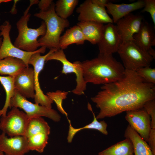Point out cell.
Segmentation results:
<instances>
[{
  "instance_id": "f35d334b",
  "label": "cell",
  "mask_w": 155,
  "mask_h": 155,
  "mask_svg": "<svg viewBox=\"0 0 155 155\" xmlns=\"http://www.w3.org/2000/svg\"><path fill=\"white\" fill-rule=\"evenodd\" d=\"M3 38L0 37V48L1 47L2 43Z\"/></svg>"
},
{
  "instance_id": "d6986e66",
  "label": "cell",
  "mask_w": 155,
  "mask_h": 155,
  "mask_svg": "<svg viewBox=\"0 0 155 155\" xmlns=\"http://www.w3.org/2000/svg\"><path fill=\"white\" fill-rule=\"evenodd\" d=\"M136 43L148 51L155 45V34L154 29L147 22L143 21L137 33L133 37Z\"/></svg>"
},
{
  "instance_id": "cb8c5ba5",
  "label": "cell",
  "mask_w": 155,
  "mask_h": 155,
  "mask_svg": "<svg viewBox=\"0 0 155 155\" xmlns=\"http://www.w3.org/2000/svg\"><path fill=\"white\" fill-rule=\"evenodd\" d=\"M27 67L21 60L11 57L0 60V74L8 75L15 77L23 69Z\"/></svg>"
},
{
  "instance_id": "2e32d148",
  "label": "cell",
  "mask_w": 155,
  "mask_h": 155,
  "mask_svg": "<svg viewBox=\"0 0 155 155\" xmlns=\"http://www.w3.org/2000/svg\"><path fill=\"white\" fill-rule=\"evenodd\" d=\"M15 90L26 98H34L35 86L33 68L26 67L17 74L14 79Z\"/></svg>"
},
{
  "instance_id": "e575fe53",
  "label": "cell",
  "mask_w": 155,
  "mask_h": 155,
  "mask_svg": "<svg viewBox=\"0 0 155 155\" xmlns=\"http://www.w3.org/2000/svg\"><path fill=\"white\" fill-rule=\"evenodd\" d=\"M39 1L37 0H30V5L24 12V15H25L28 13L29 11L31 6L33 5L38 4Z\"/></svg>"
},
{
  "instance_id": "4dcf8cb0",
  "label": "cell",
  "mask_w": 155,
  "mask_h": 155,
  "mask_svg": "<svg viewBox=\"0 0 155 155\" xmlns=\"http://www.w3.org/2000/svg\"><path fill=\"white\" fill-rule=\"evenodd\" d=\"M145 5L142 12H147L149 13L155 26V0H144Z\"/></svg>"
},
{
  "instance_id": "7402d4cb",
  "label": "cell",
  "mask_w": 155,
  "mask_h": 155,
  "mask_svg": "<svg viewBox=\"0 0 155 155\" xmlns=\"http://www.w3.org/2000/svg\"><path fill=\"white\" fill-rule=\"evenodd\" d=\"M85 41L81 28L77 25L67 29L61 36L59 42V48L64 50L72 44H83Z\"/></svg>"
},
{
  "instance_id": "7a4b0ae2",
  "label": "cell",
  "mask_w": 155,
  "mask_h": 155,
  "mask_svg": "<svg viewBox=\"0 0 155 155\" xmlns=\"http://www.w3.org/2000/svg\"><path fill=\"white\" fill-rule=\"evenodd\" d=\"M86 82L104 84L116 81L123 75L125 69L112 55H102L81 62Z\"/></svg>"
},
{
  "instance_id": "83f0119b",
  "label": "cell",
  "mask_w": 155,
  "mask_h": 155,
  "mask_svg": "<svg viewBox=\"0 0 155 155\" xmlns=\"http://www.w3.org/2000/svg\"><path fill=\"white\" fill-rule=\"evenodd\" d=\"M68 92L57 90L55 92H49L46 95L55 103L58 110L63 114L65 115L68 119V114L65 111L62 106L63 100L67 98Z\"/></svg>"
},
{
  "instance_id": "f1b7e54d",
  "label": "cell",
  "mask_w": 155,
  "mask_h": 155,
  "mask_svg": "<svg viewBox=\"0 0 155 155\" xmlns=\"http://www.w3.org/2000/svg\"><path fill=\"white\" fill-rule=\"evenodd\" d=\"M135 71L146 82L155 84V69L146 66L137 69Z\"/></svg>"
},
{
  "instance_id": "836d02e7",
  "label": "cell",
  "mask_w": 155,
  "mask_h": 155,
  "mask_svg": "<svg viewBox=\"0 0 155 155\" xmlns=\"http://www.w3.org/2000/svg\"><path fill=\"white\" fill-rule=\"evenodd\" d=\"M92 2L97 6L106 9V5L110 2L108 0H91Z\"/></svg>"
},
{
  "instance_id": "74e56055",
  "label": "cell",
  "mask_w": 155,
  "mask_h": 155,
  "mask_svg": "<svg viewBox=\"0 0 155 155\" xmlns=\"http://www.w3.org/2000/svg\"><path fill=\"white\" fill-rule=\"evenodd\" d=\"M12 1L11 0H0V4L2 3H5Z\"/></svg>"
},
{
  "instance_id": "4fadbf2b",
  "label": "cell",
  "mask_w": 155,
  "mask_h": 155,
  "mask_svg": "<svg viewBox=\"0 0 155 155\" xmlns=\"http://www.w3.org/2000/svg\"><path fill=\"white\" fill-rule=\"evenodd\" d=\"M122 42L115 25L112 23L105 24L101 38L97 44L99 54L112 55L117 52Z\"/></svg>"
},
{
  "instance_id": "5bb4252c",
  "label": "cell",
  "mask_w": 155,
  "mask_h": 155,
  "mask_svg": "<svg viewBox=\"0 0 155 155\" xmlns=\"http://www.w3.org/2000/svg\"><path fill=\"white\" fill-rule=\"evenodd\" d=\"M125 118L133 129L148 142L151 129V118L144 108L126 111Z\"/></svg>"
},
{
  "instance_id": "f546056e",
  "label": "cell",
  "mask_w": 155,
  "mask_h": 155,
  "mask_svg": "<svg viewBox=\"0 0 155 155\" xmlns=\"http://www.w3.org/2000/svg\"><path fill=\"white\" fill-rule=\"evenodd\" d=\"M143 108L151 118V128L155 129V100H149L144 104Z\"/></svg>"
},
{
  "instance_id": "9c48e42d",
  "label": "cell",
  "mask_w": 155,
  "mask_h": 155,
  "mask_svg": "<svg viewBox=\"0 0 155 155\" xmlns=\"http://www.w3.org/2000/svg\"><path fill=\"white\" fill-rule=\"evenodd\" d=\"M56 60L60 62L62 64V73H74L76 76V86L72 91L76 95H81L84 93L86 89L87 83L83 76L81 62L76 61L72 63L67 59L63 50H57L50 55L46 58V61Z\"/></svg>"
},
{
  "instance_id": "277c9868",
  "label": "cell",
  "mask_w": 155,
  "mask_h": 155,
  "mask_svg": "<svg viewBox=\"0 0 155 155\" xmlns=\"http://www.w3.org/2000/svg\"><path fill=\"white\" fill-rule=\"evenodd\" d=\"M31 14L30 13L22 16L16 23L18 34L13 44L17 48L25 51L32 52L41 47L37 40L38 37L44 35L46 28L45 23L41 22L40 26L36 29L28 27V23Z\"/></svg>"
},
{
  "instance_id": "9a60e30c",
  "label": "cell",
  "mask_w": 155,
  "mask_h": 155,
  "mask_svg": "<svg viewBox=\"0 0 155 155\" xmlns=\"http://www.w3.org/2000/svg\"><path fill=\"white\" fill-rule=\"evenodd\" d=\"M143 21L142 15L131 13L117 22L115 26L123 42L133 40V35L138 31Z\"/></svg>"
},
{
  "instance_id": "5b68a950",
  "label": "cell",
  "mask_w": 155,
  "mask_h": 155,
  "mask_svg": "<svg viewBox=\"0 0 155 155\" xmlns=\"http://www.w3.org/2000/svg\"><path fill=\"white\" fill-rule=\"evenodd\" d=\"M117 52L125 69L135 71L150 66L153 58L139 46L134 40L123 42Z\"/></svg>"
},
{
  "instance_id": "1f68e13d",
  "label": "cell",
  "mask_w": 155,
  "mask_h": 155,
  "mask_svg": "<svg viewBox=\"0 0 155 155\" xmlns=\"http://www.w3.org/2000/svg\"><path fill=\"white\" fill-rule=\"evenodd\" d=\"M148 142L154 155H155V129H151Z\"/></svg>"
},
{
  "instance_id": "e0dca14e",
  "label": "cell",
  "mask_w": 155,
  "mask_h": 155,
  "mask_svg": "<svg viewBox=\"0 0 155 155\" xmlns=\"http://www.w3.org/2000/svg\"><path fill=\"white\" fill-rule=\"evenodd\" d=\"M0 151L4 155H24L30 150L24 136L8 137L2 132L0 135Z\"/></svg>"
},
{
  "instance_id": "8d00e7d4",
  "label": "cell",
  "mask_w": 155,
  "mask_h": 155,
  "mask_svg": "<svg viewBox=\"0 0 155 155\" xmlns=\"http://www.w3.org/2000/svg\"><path fill=\"white\" fill-rule=\"evenodd\" d=\"M149 55L151 56L153 59L155 58V51L152 48L148 51Z\"/></svg>"
},
{
  "instance_id": "ab89813d",
  "label": "cell",
  "mask_w": 155,
  "mask_h": 155,
  "mask_svg": "<svg viewBox=\"0 0 155 155\" xmlns=\"http://www.w3.org/2000/svg\"><path fill=\"white\" fill-rule=\"evenodd\" d=\"M2 115V112L1 110H0V117Z\"/></svg>"
},
{
  "instance_id": "7c38bea8",
  "label": "cell",
  "mask_w": 155,
  "mask_h": 155,
  "mask_svg": "<svg viewBox=\"0 0 155 155\" xmlns=\"http://www.w3.org/2000/svg\"><path fill=\"white\" fill-rule=\"evenodd\" d=\"M76 11L79 14V22H93L104 24L113 23L106 9L97 6L91 0L84 1L77 8Z\"/></svg>"
},
{
  "instance_id": "8fae6325",
  "label": "cell",
  "mask_w": 155,
  "mask_h": 155,
  "mask_svg": "<svg viewBox=\"0 0 155 155\" xmlns=\"http://www.w3.org/2000/svg\"><path fill=\"white\" fill-rule=\"evenodd\" d=\"M57 49L53 48L46 55H41L40 53L33 54L29 61V65H32L34 71V79L35 86V103L49 108H52L53 101L47 96L45 95L41 89L39 81V74L43 69L46 58L51 54Z\"/></svg>"
},
{
  "instance_id": "4316f807",
  "label": "cell",
  "mask_w": 155,
  "mask_h": 155,
  "mask_svg": "<svg viewBox=\"0 0 155 155\" xmlns=\"http://www.w3.org/2000/svg\"><path fill=\"white\" fill-rule=\"evenodd\" d=\"M14 77L10 76L0 75V82L5 89L6 94L5 103L1 110L2 116L6 115L7 109L9 107L10 100L15 93V89L14 85Z\"/></svg>"
},
{
  "instance_id": "ac0fdd59",
  "label": "cell",
  "mask_w": 155,
  "mask_h": 155,
  "mask_svg": "<svg viewBox=\"0 0 155 155\" xmlns=\"http://www.w3.org/2000/svg\"><path fill=\"white\" fill-rule=\"evenodd\" d=\"M144 0H139L130 3L115 4L110 2L106 5V11L112 17L113 23L116 24L120 19L134 11L143 8Z\"/></svg>"
},
{
  "instance_id": "d590c367",
  "label": "cell",
  "mask_w": 155,
  "mask_h": 155,
  "mask_svg": "<svg viewBox=\"0 0 155 155\" xmlns=\"http://www.w3.org/2000/svg\"><path fill=\"white\" fill-rule=\"evenodd\" d=\"M14 3L11 8V9L10 11V13L12 15H15L17 13V10L16 8V5L18 2L19 1V0H16L14 1Z\"/></svg>"
},
{
  "instance_id": "44dd1931",
  "label": "cell",
  "mask_w": 155,
  "mask_h": 155,
  "mask_svg": "<svg viewBox=\"0 0 155 155\" xmlns=\"http://www.w3.org/2000/svg\"><path fill=\"white\" fill-rule=\"evenodd\" d=\"M124 136L131 141L134 155H154L148 144L129 125L124 133Z\"/></svg>"
},
{
  "instance_id": "52a82bcc",
  "label": "cell",
  "mask_w": 155,
  "mask_h": 155,
  "mask_svg": "<svg viewBox=\"0 0 155 155\" xmlns=\"http://www.w3.org/2000/svg\"><path fill=\"white\" fill-rule=\"evenodd\" d=\"M11 26L8 21L6 20L0 26V36L3 37L2 43L0 48V60L6 57H11L20 59L29 67V61L31 56L36 53H44L46 48L41 46L36 51L32 52L23 51L16 47L11 42L10 32Z\"/></svg>"
},
{
  "instance_id": "ba28073f",
  "label": "cell",
  "mask_w": 155,
  "mask_h": 155,
  "mask_svg": "<svg viewBox=\"0 0 155 155\" xmlns=\"http://www.w3.org/2000/svg\"><path fill=\"white\" fill-rule=\"evenodd\" d=\"M9 104L10 108L15 107L23 109L28 119L44 116L55 122L59 121L60 120V116L55 110L30 102L16 90Z\"/></svg>"
},
{
  "instance_id": "3957f363",
  "label": "cell",
  "mask_w": 155,
  "mask_h": 155,
  "mask_svg": "<svg viewBox=\"0 0 155 155\" xmlns=\"http://www.w3.org/2000/svg\"><path fill=\"white\" fill-rule=\"evenodd\" d=\"M55 4L53 2L50 8L46 11L35 13L34 16L42 20L46 26V32L44 35L38 40L41 47L47 48L60 49L59 42L61 35L65 28L69 26L68 20L61 18L58 16L55 11Z\"/></svg>"
},
{
  "instance_id": "6da1fadb",
  "label": "cell",
  "mask_w": 155,
  "mask_h": 155,
  "mask_svg": "<svg viewBox=\"0 0 155 155\" xmlns=\"http://www.w3.org/2000/svg\"><path fill=\"white\" fill-rule=\"evenodd\" d=\"M101 89L91 98L100 110L97 119L142 108L146 102L155 98V84L145 82L134 71L125 69L121 78L103 84Z\"/></svg>"
},
{
  "instance_id": "603a6c76",
  "label": "cell",
  "mask_w": 155,
  "mask_h": 155,
  "mask_svg": "<svg viewBox=\"0 0 155 155\" xmlns=\"http://www.w3.org/2000/svg\"><path fill=\"white\" fill-rule=\"evenodd\" d=\"M88 109L92 112L93 116V120L91 123L83 127L75 128L72 126L71 121L69 119H68L69 123V128L67 138L68 143H71L72 142L74 136L77 132L84 129H96L105 135H108V132L107 130L108 125L107 123L104 121L99 122L97 120L93 111L91 106L89 103H88Z\"/></svg>"
},
{
  "instance_id": "d6a6232c",
  "label": "cell",
  "mask_w": 155,
  "mask_h": 155,
  "mask_svg": "<svg viewBox=\"0 0 155 155\" xmlns=\"http://www.w3.org/2000/svg\"><path fill=\"white\" fill-rule=\"evenodd\" d=\"M53 1L52 0H41L38 3L40 11H46L50 8Z\"/></svg>"
},
{
  "instance_id": "60d3db41",
  "label": "cell",
  "mask_w": 155,
  "mask_h": 155,
  "mask_svg": "<svg viewBox=\"0 0 155 155\" xmlns=\"http://www.w3.org/2000/svg\"><path fill=\"white\" fill-rule=\"evenodd\" d=\"M0 155H4L3 153L0 151Z\"/></svg>"
},
{
  "instance_id": "30bf717a",
  "label": "cell",
  "mask_w": 155,
  "mask_h": 155,
  "mask_svg": "<svg viewBox=\"0 0 155 155\" xmlns=\"http://www.w3.org/2000/svg\"><path fill=\"white\" fill-rule=\"evenodd\" d=\"M7 115L1 116L0 129L9 137L24 136L28 118L17 108L13 107Z\"/></svg>"
},
{
  "instance_id": "ffe728a7",
  "label": "cell",
  "mask_w": 155,
  "mask_h": 155,
  "mask_svg": "<svg viewBox=\"0 0 155 155\" xmlns=\"http://www.w3.org/2000/svg\"><path fill=\"white\" fill-rule=\"evenodd\" d=\"M77 25L81 28L86 40L97 44L101 38L104 24L93 22H79Z\"/></svg>"
},
{
  "instance_id": "d4e9b609",
  "label": "cell",
  "mask_w": 155,
  "mask_h": 155,
  "mask_svg": "<svg viewBox=\"0 0 155 155\" xmlns=\"http://www.w3.org/2000/svg\"><path fill=\"white\" fill-rule=\"evenodd\" d=\"M98 155H134L132 143L125 139L99 152Z\"/></svg>"
},
{
  "instance_id": "8992f818",
  "label": "cell",
  "mask_w": 155,
  "mask_h": 155,
  "mask_svg": "<svg viewBox=\"0 0 155 155\" xmlns=\"http://www.w3.org/2000/svg\"><path fill=\"white\" fill-rule=\"evenodd\" d=\"M50 128L42 117L28 119L24 136L26 139L30 151L42 152L48 144Z\"/></svg>"
},
{
  "instance_id": "484cf974",
  "label": "cell",
  "mask_w": 155,
  "mask_h": 155,
  "mask_svg": "<svg viewBox=\"0 0 155 155\" xmlns=\"http://www.w3.org/2000/svg\"><path fill=\"white\" fill-rule=\"evenodd\" d=\"M79 1L78 0H57L55 6L56 14L61 18L67 19L73 13Z\"/></svg>"
}]
</instances>
